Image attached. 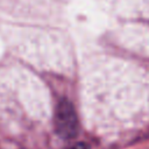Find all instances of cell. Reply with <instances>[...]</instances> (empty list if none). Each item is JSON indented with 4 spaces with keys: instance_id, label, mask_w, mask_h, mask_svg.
Wrapping results in <instances>:
<instances>
[{
    "instance_id": "6da1fadb",
    "label": "cell",
    "mask_w": 149,
    "mask_h": 149,
    "mask_svg": "<svg viewBox=\"0 0 149 149\" xmlns=\"http://www.w3.org/2000/svg\"><path fill=\"white\" fill-rule=\"evenodd\" d=\"M78 116L72 102L68 99H62L55 112V132L64 139L71 140L78 133Z\"/></svg>"
},
{
    "instance_id": "7a4b0ae2",
    "label": "cell",
    "mask_w": 149,
    "mask_h": 149,
    "mask_svg": "<svg viewBox=\"0 0 149 149\" xmlns=\"http://www.w3.org/2000/svg\"><path fill=\"white\" fill-rule=\"evenodd\" d=\"M68 149H90V146L87 143H85V142H78V143L71 146Z\"/></svg>"
}]
</instances>
